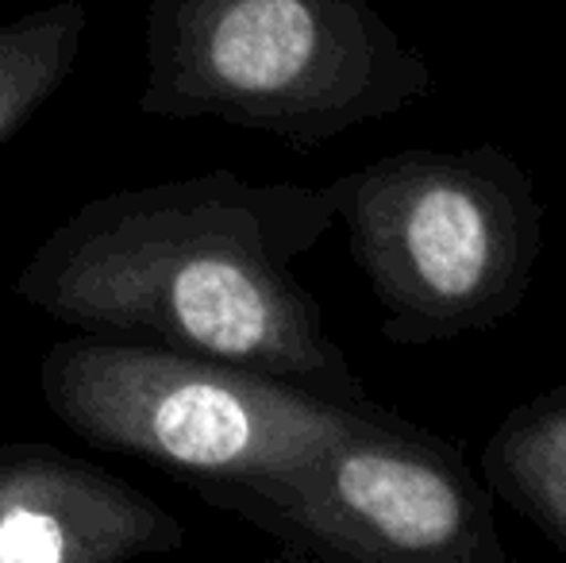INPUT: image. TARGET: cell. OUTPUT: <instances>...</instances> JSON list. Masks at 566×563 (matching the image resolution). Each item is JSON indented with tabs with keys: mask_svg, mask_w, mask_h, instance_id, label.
<instances>
[{
	"mask_svg": "<svg viewBox=\"0 0 566 563\" xmlns=\"http://www.w3.org/2000/svg\"><path fill=\"white\" fill-rule=\"evenodd\" d=\"M39 390L85 444L139 456L197 490L293 471L381 409L108 332L59 340L39 363Z\"/></svg>",
	"mask_w": 566,
	"mask_h": 563,
	"instance_id": "obj_4",
	"label": "cell"
},
{
	"mask_svg": "<svg viewBox=\"0 0 566 563\" xmlns=\"http://www.w3.org/2000/svg\"><path fill=\"white\" fill-rule=\"evenodd\" d=\"M197 494L301 560L509 563L493 494L462 444L389 406L358 417L293 471Z\"/></svg>",
	"mask_w": 566,
	"mask_h": 563,
	"instance_id": "obj_5",
	"label": "cell"
},
{
	"mask_svg": "<svg viewBox=\"0 0 566 563\" xmlns=\"http://www.w3.org/2000/svg\"><path fill=\"white\" fill-rule=\"evenodd\" d=\"M336 228L328 186L231 170L93 197L23 263L15 293L82 332L147 340L366 406L293 263Z\"/></svg>",
	"mask_w": 566,
	"mask_h": 563,
	"instance_id": "obj_1",
	"label": "cell"
},
{
	"mask_svg": "<svg viewBox=\"0 0 566 563\" xmlns=\"http://www.w3.org/2000/svg\"><path fill=\"white\" fill-rule=\"evenodd\" d=\"M328 197L394 347H436L521 313L547 205L497 143L397 150L339 174Z\"/></svg>",
	"mask_w": 566,
	"mask_h": 563,
	"instance_id": "obj_3",
	"label": "cell"
},
{
	"mask_svg": "<svg viewBox=\"0 0 566 563\" xmlns=\"http://www.w3.org/2000/svg\"><path fill=\"white\" fill-rule=\"evenodd\" d=\"M482 482L566 556V383L505 409L482 448Z\"/></svg>",
	"mask_w": 566,
	"mask_h": 563,
	"instance_id": "obj_7",
	"label": "cell"
},
{
	"mask_svg": "<svg viewBox=\"0 0 566 563\" xmlns=\"http://www.w3.org/2000/svg\"><path fill=\"white\" fill-rule=\"evenodd\" d=\"M436 93L370 0H150L139 108L316 147Z\"/></svg>",
	"mask_w": 566,
	"mask_h": 563,
	"instance_id": "obj_2",
	"label": "cell"
},
{
	"mask_svg": "<svg viewBox=\"0 0 566 563\" xmlns=\"http://www.w3.org/2000/svg\"><path fill=\"white\" fill-rule=\"evenodd\" d=\"M90 12L82 0L23 12L0 23V143L12 139L74 74Z\"/></svg>",
	"mask_w": 566,
	"mask_h": 563,
	"instance_id": "obj_8",
	"label": "cell"
},
{
	"mask_svg": "<svg viewBox=\"0 0 566 563\" xmlns=\"http://www.w3.org/2000/svg\"><path fill=\"white\" fill-rule=\"evenodd\" d=\"M186 529L155 498L51 444H0V563H124Z\"/></svg>",
	"mask_w": 566,
	"mask_h": 563,
	"instance_id": "obj_6",
	"label": "cell"
}]
</instances>
